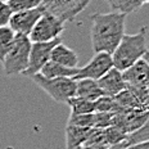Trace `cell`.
Masks as SVG:
<instances>
[{
    "instance_id": "25",
    "label": "cell",
    "mask_w": 149,
    "mask_h": 149,
    "mask_svg": "<svg viewBox=\"0 0 149 149\" xmlns=\"http://www.w3.org/2000/svg\"><path fill=\"white\" fill-rule=\"evenodd\" d=\"M112 114L109 112H94V129H105L112 123Z\"/></svg>"
},
{
    "instance_id": "17",
    "label": "cell",
    "mask_w": 149,
    "mask_h": 149,
    "mask_svg": "<svg viewBox=\"0 0 149 149\" xmlns=\"http://www.w3.org/2000/svg\"><path fill=\"white\" fill-rule=\"evenodd\" d=\"M116 103L120 105L121 108H126V109H130V108H139V109H143L141 103L139 100V98L136 97V94L132 91L130 88H127L125 90H122L121 93L113 97Z\"/></svg>"
},
{
    "instance_id": "22",
    "label": "cell",
    "mask_w": 149,
    "mask_h": 149,
    "mask_svg": "<svg viewBox=\"0 0 149 149\" xmlns=\"http://www.w3.org/2000/svg\"><path fill=\"white\" fill-rule=\"evenodd\" d=\"M7 5L12 13H15V12L29 10V9L40 7L42 5V0H9Z\"/></svg>"
},
{
    "instance_id": "28",
    "label": "cell",
    "mask_w": 149,
    "mask_h": 149,
    "mask_svg": "<svg viewBox=\"0 0 149 149\" xmlns=\"http://www.w3.org/2000/svg\"><path fill=\"white\" fill-rule=\"evenodd\" d=\"M127 149H149V140L139 143L136 145H132V147H129Z\"/></svg>"
},
{
    "instance_id": "24",
    "label": "cell",
    "mask_w": 149,
    "mask_h": 149,
    "mask_svg": "<svg viewBox=\"0 0 149 149\" xmlns=\"http://www.w3.org/2000/svg\"><path fill=\"white\" fill-rule=\"evenodd\" d=\"M125 138H126V135L120 129H117L114 126H109L104 129V139L108 145L120 144V143L125 141Z\"/></svg>"
},
{
    "instance_id": "19",
    "label": "cell",
    "mask_w": 149,
    "mask_h": 149,
    "mask_svg": "<svg viewBox=\"0 0 149 149\" xmlns=\"http://www.w3.org/2000/svg\"><path fill=\"white\" fill-rule=\"evenodd\" d=\"M147 140H149V118L145 121V123L141 127H139L138 130H135L131 134H127L123 143H125L126 148H129Z\"/></svg>"
},
{
    "instance_id": "23",
    "label": "cell",
    "mask_w": 149,
    "mask_h": 149,
    "mask_svg": "<svg viewBox=\"0 0 149 149\" xmlns=\"http://www.w3.org/2000/svg\"><path fill=\"white\" fill-rule=\"evenodd\" d=\"M68 126L77 127H94V113L89 114H71L67 122Z\"/></svg>"
},
{
    "instance_id": "30",
    "label": "cell",
    "mask_w": 149,
    "mask_h": 149,
    "mask_svg": "<svg viewBox=\"0 0 149 149\" xmlns=\"http://www.w3.org/2000/svg\"><path fill=\"white\" fill-rule=\"evenodd\" d=\"M143 59L147 62V64L149 66V50H147V52L144 53V55H143Z\"/></svg>"
},
{
    "instance_id": "2",
    "label": "cell",
    "mask_w": 149,
    "mask_h": 149,
    "mask_svg": "<svg viewBox=\"0 0 149 149\" xmlns=\"http://www.w3.org/2000/svg\"><path fill=\"white\" fill-rule=\"evenodd\" d=\"M147 30L148 27L144 26L136 33L132 35L122 36L120 44L112 53V61H113V67L118 71H125L126 68L141 59L147 49Z\"/></svg>"
},
{
    "instance_id": "13",
    "label": "cell",
    "mask_w": 149,
    "mask_h": 149,
    "mask_svg": "<svg viewBox=\"0 0 149 149\" xmlns=\"http://www.w3.org/2000/svg\"><path fill=\"white\" fill-rule=\"evenodd\" d=\"M102 95H104V94L102 91V89L99 88L97 80L82 79V80H77L76 81V93H74V97H80V98L86 99V100L95 102Z\"/></svg>"
},
{
    "instance_id": "1",
    "label": "cell",
    "mask_w": 149,
    "mask_h": 149,
    "mask_svg": "<svg viewBox=\"0 0 149 149\" xmlns=\"http://www.w3.org/2000/svg\"><path fill=\"white\" fill-rule=\"evenodd\" d=\"M91 48L94 53H112L120 44L125 35L126 14L111 12V13H95L91 17Z\"/></svg>"
},
{
    "instance_id": "21",
    "label": "cell",
    "mask_w": 149,
    "mask_h": 149,
    "mask_svg": "<svg viewBox=\"0 0 149 149\" xmlns=\"http://www.w3.org/2000/svg\"><path fill=\"white\" fill-rule=\"evenodd\" d=\"M121 109V107L116 103L113 97H107V95H102L100 98H98L94 102V111L95 112H117Z\"/></svg>"
},
{
    "instance_id": "12",
    "label": "cell",
    "mask_w": 149,
    "mask_h": 149,
    "mask_svg": "<svg viewBox=\"0 0 149 149\" xmlns=\"http://www.w3.org/2000/svg\"><path fill=\"white\" fill-rule=\"evenodd\" d=\"M50 61L66 67H79V57L76 52L66 46L62 41L53 48L50 53Z\"/></svg>"
},
{
    "instance_id": "11",
    "label": "cell",
    "mask_w": 149,
    "mask_h": 149,
    "mask_svg": "<svg viewBox=\"0 0 149 149\" xmlns=\"http://www.w3.org/2000/svg\"><path fill=\"white\" fill-rule=\"evenodd\" d=\"M97 81L103 94L107 97H116L118 93L126 89V82L122 77V72L114 67H112L104 76H102Z\"/></svg>"
},
{
    "instance_id": "8",
    "label": "cell",
    "mask_w": 149,
    "mask_h": 149,
    "mask_svg": "<svg viewBox=\"0 0 149 149\" xmlns=\"http://www.w3.org/2000/svg\"><path fill=\"white\" fill-rule=\"evenodd\" d=\"M90 1L91 0H42V5L49 13L67 22L74 19V17L88 7Z\"/></svg>"
},
{
    "instance_id": "16",
    "label": "cell",
    "mask_w": 149,
    "mask_h": 149,
    "mask_svg": "<svg viewBox=\"0 0 149 149\" xmlns=\"http://www.w3.org/2000/svg\"><path fill=\"white\" fill-rule=\"evenodd\" d=\"M112 12L130 14L139 10L144 5V0H104Z\"/></svg>"
},
{
    "instance_id": "31",
    "label": "cell",
    "mask_w": 149,
    "mask_h": 149,
    "mask_svg": "<svg viewBox=\"0 0 149 149\" xmlns=\"http://www.w3.org/2000/svg\"><path fill=\"white\" fill-rule=\"evenodd\" d=\"M9 0H0V3H8Z\"/></svg>"
},
{
    "instance_id": "6",
    "label": "cell",
    "mask_w": 149,
    "mask_h": 149,
    "mask_svg": "<svg viewBox=\"0 0 149 149\" xmlns=\"http://www.w3.org/2000/svg\"><path fill=\"white\" fill-rule=\"evenodd\" d=\"M113 67L112 54L104 52L95 53V55L90 59L84 67H79V71L74 74L73 80H82V79H91L99 80L104 76L111 68Z\"/></svg>"
},
{
    "instance_id": "29",
    "label": "cell",
    "mask_w": 149,
    "mask_h": 149,
    "mask_svg": "<svg viewBox=\"0 0 149 149\" xmlns=\"http://www.w3.org/2000/svg\"><path fill=\"white\" fill-rule=\"evenodd\" d=\"M105 149H126V145L125 143H120V144H114V145H109V147H107Z\"/></svg>"
},
{
    "instance_id": "20",
    "label": "cell",
    "mask_w": 149,
    "mask_h": 149,
    "mask_svg": "<svg viewBox=\"0 0 149 149\" xmlns=\"http://www.w3.org/2000/svg\"><path fill=\"white\" fill-rule=\"evenodd\" d=\"M14 31L9 26L0 27V63L4 61L5 55L12 45V41L14 39Z\"/></svg>"
},
{
    "instance_id": "27",
    "label": "cell",
    "mask_w": 149,
    "mask_h": 149,
    "mask_svg": "<svg viewBox=\"0 0 149 149\" xmlns=\"http://www.w3.org/2000/svg\"><path fill=\"white\" fill-rule=\"evenodd\" d=\"M107 145L105 143H85V144L81 147V149H105Z\"/></svg>"
},
{
    "instance_id": "5",
    "label": "cell",
    "mask_w": 149,
    "mask_h": 149,
    "mask_svg": "<svg viewBox=\"0 0 149 149\" xmlns=\"http://www.w3.org/2000/svg\"><path fill=\"white\" fill-rule=\"evenodd\" d=\"M64 21L49 13L48 10L39 18V21L31 30L29 39L31 42H46L61 37V33L64 31Z\"/></svg>"
},
{
    "instance_id": "18",
    "label": "cell",
    "mask_w": 149,
    "mask_h": 149,
    "mask_svg": "<svg viewBox=\"0 0 149 149\" xmlns=\"http://www.w3.org/2000/svg\"><path fill=\"white\" fill-rule=\"evenodd\" d=\"M71 108V114H89L94 113V102L86 100L80 97H72L67 100V103Z\"/></svg>"
},
{
    "instance_id": "3",
    "label": "cell",
    "mask_w": 149,
    "mask_h": 149,
    "mask_svg": "<svg viewBox=\"0 0 149 149\" xmlns=\"http://www.w3.org/2000/svg\"><path fill=\"white\" fill-rule=\"evenodd\" d=\"M31 40L29 36L15 33L12 45L5 55L4 61L1 62L3 70L7 76H17L22 74L27 70L29 58L31 52Z\"/></svg>"
},
{
    "instance_id": "26",
    "label": "cell",
    "mask_w": 149,
    "mask_h": 149,
    "mask_svg": "<svg viewBox=\"0 0 149 149\" xmlns=\"http://www.w3.org/2000/svg\"><path fill=\"white\" fill-rule=\"evenodd\" d=\"M10 14H12V12L7 5V3H0V27L8 26Z\"/></svg>"
},
{
    "instance_id": "15",
    "label": "cell",
    "mask_w": 149,
    "mask_h": 149,
    "mask_svg": "<svg viewBox=\"0 0 149 149\" xmlns=\"http://www.w3.org/2000/svg\"><path fill=\"white\" fill-rule=\"evenodd\" d=\"M79 71V67H66L57 62L49 61L44 64V67L40 70V74L46 79H57V77H68L73 79L74 74Z\"/></svg>"
},
{
    "instance_id": "7",
    "label": "cell",
    "mask_w": 149,
    "mask_h": 149,
    "mask_svg": "<svg viewBox=\"0 0 149 149\" xmlns=\"http://www.w3.org/2000/svg\"><path fill=\"white\" fill-rule=\"evenodd\" d=\"M61 41L62 39L58 37V39H54L52 41L46 42H32L29 58V66H27V70L22 73L23 76L31 77L33 74L39 73L46 62L50 61V53L53 48L57 44H59Z\"/></svg>"
},
{
    "instance_id": "33",
    "label": "cell",
    "mask_w": 149,
    "mask_h": 149,
    "mask_svg": "<svg viewBox=\"0 0 149 149\" xmlns=\"http://www.w3.org/2000/svg\"><path fill=\"white\" fill-rule=\"evenodd\" d=\"M80 149H81V148H80Z\"/></svg>"
},
{
    "instance_id": "32",
    "label": "cell",
    "mask_w": 149,
    "mask_h": 149,
    "mask_svg": "<svg viewBox=\"0 0 149 149\" xmlns=\"http://www.w3.org/2000/svg\"><path fill=\"white\" fill-rule=\"evenodd\" d=\"M147 3H149V0H144V4H147Z\"/></svg>"
},
{
    "instance_id": "14",
    "label": "cell",
    "mask_w": 149,
    "mask_h": 149,
    "mask_svg": "<svg viewBox=\"0 0 149 149\" xmlns=\"http://www.w3.org/2000/svg\"><path fill=\"white\" fill-rule=\"evenodd\" d=\"M91 129L90 127H66V149H80L84 143L88 140Z\"/></svg>"
},
{
    "instance_id": "9",
    "label": "cell",
    "mask_w": 149,
    "mask_h": 149,
    "mask_svg": "<svg viewBox=\"0 0 149 149\" xmlns=\"http://www.w3.org/2000/svg\"><path fill=\"white\" fill-rule=\"evenodd\" d=\"M46 10L44 5H40L37 8L29 9V10H22V12H15L10 14L8 26L14 31V33H21V35L29 36L31 30L39 21V18L44 14Z\"/></svg>"
},
{
    "instance_id": "4",
    "label": "cell",
    "mask_w": 149,
    "mask_h": 149,
    "mask_svg": "<svg viewBox=\"0 0 149 149\" xmlns=\"http://www.w3.org/2000/svg\"><path fill=\"white\" fill-rule=\"evenodd\" d=\"M31 80L42 89L53 100L57 103L66 104L70 98L74 97L76 93V80L68 77H57V79H46L40 73L31 76Z\"/></svg>"
},
{
    "instance_id": "10",
    "label": "cell",
    "mask_w": 149,
    "mask_h": 149,
    "mask_svg": "<svg viewBox=\"0 0 149 149\" xmlns=\"http://www.w3.org/2000/svg\"><path fill=\"white\" fill-rule=\"evenodd\" d=\"M122 77L126 86L134 89H148L149 88V66L144 59H139L132 66L122 71Z\"/></svg>"
},
{
    "instance_id": "34",
    "label": "cell",
    "mask_w": 149,
    "mask_h": 149,
    "mask_svg": "<svg viewBox=\"0 0 149 149\" xmlns=\"http://www.w3.org/2000/svg\"><path fill=\"white\" fill-rule=\"evenodd\" d=\"M126 149H127V148H126Z\"/></svg>"
}]
</instances>
